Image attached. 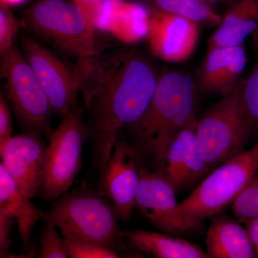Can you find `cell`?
<instances>
[{
    "mask_svg": "<svg viewBox=\"0 0 258 258\" xmlns=\"http://www.w3.org/2000/svg\"><path fill=\"white\" fill-rule=\"evenodd\" d=\"M257 30L258 0H227L225 14L209 38L208 49L241 45Z\"/></svg>",
    "mask_w": 258,
    "mask_h": 258,
    "instance_id": "obj_16",
    "label": "cell"
},
{
    "mask_svg": "<svg viewBox=\"0 0 258 258\" xmlns=\"http://www.w3.org/2000/svg\"><path fill=\"white\" fill-rule=\"evenodd\" d=\"M176 193L172 185L160 173L141 166L136 208L157 230L172 235L199 227L178 215Z\"/></svg>",
    "mask_w": 258,
    "mask_h": 258,
    "instance_id": "obj_11",
    "label": "cell"
},
{
    "mask_svg": "<svg viewBox=\"0 0 258 258\" xmlns=\"http://www.w3.org/2000/svg\"><path fill=\"white\" fill-rule=\"evenodd\" d=\"M8 5L0 4V53H6L14 46V39L21 25Z\"/></svg>",
    "mask_w": 258,
    "mask_h": 258,
    "instance_id": "obj_24",
    "label": "cell"
},
{
    "mask_svg": "<svg viewBox=\"0 0 258 258\" xmlns=\"http://www.w3.org/2000/svg\"><path fill=\"white\" fill-rule=\"evenodd\" d=\"M196 134L200 154L210 171L244 151L250 139L237 86L198 118Z\"/></svg>",
    "mask_w": 258,
    "mask_h": 258,
    "instance_id": "obj_8",
    "label": "cell"
},
{
    "mask_svg": "<svg viewBox=\"0 0 258 258\" xmlns=\"http://www.w3.org/2000/svg\"><path fill=\"white\" fill-rule=\"evenodd\" d=\"M198 90L196 79L184 71L161 74L143 115L123 131L141 166L160 165L171 141L196 118Z\"/></svg>",
    "mask_w": 258,
    "mask_h": 258,
    "instance_id": "obj_2",
    "label": "cell"
},
{
    "mask_svg": "<svg viewBox=\"0 0 258 258\" xmlns=\"http://www.w3.org/2000/svg\"><path fill=\"white\" fill-rule=\"evenodd\" d=\"M1 76L8 103L26 132L50 139L54 132L50 102L23 52L15 45L2 55Z\"/></svg>",
    "mask_w": 258,
    "mask_h": 258,
    "instance_id": "obj_7",
    "label": "cell"
},
{
    "mask_svg": "<svg viewBox=\"0 0 258 258\" xmlns=\"http://www.w3.org/2000/svg\"><path fill=\"white\" fill-rule=\"evenodd\" d=\"M258 170V143L222 163L179 203L180 217L200 227L232 205Z\"/></svg>",
    "mask_w": 258,
    "mask_h": 258,
    "instance_id": "obj_5",
    "label": "cell"
},
{
    "mask_svg": "<svg viewBox=\"0 0 258 258\" xmlns=\"http://www.w3.org/2000/svg\"><path fill=\"white\" fill-rule=\"evenodd\" d=\"M13 117L9 103L0 94V149L13 137Z\"/></svg>",
    "mask_w": 258,
    "mask_h": 258,
    "instance_id": "obj_27",
    "label": "cell"
},
{
    "mask_svg": "<svg viewBox=\"0 0 258 258\" xmlns=\"http://www.w3.org/2000/svg\"><path fill=\"white\" fill-rule=\"evenodd\" d=\"M42 137L36 132H25L12 137L0 149V164L30 198L40 195L47 148Z\"/></svg>",
    "mask_w": 258,
    "mask_h": 258,
    "instance_id": "obj_12",
    "label": "cell"
},
{
    "mask_svg": "<svg viewBox=\"0 0 258 258\" xmlns=\"http://www.w3.org/2000/svg\"><path fill=\"white\" fill-rule=\"evenodd\" d=\"M256 257H258V247L255 249Z\"/></svg>",
    "mask_w": 258,
    "mask_h": 258,
    "instance_id": "obj_31",
    "label": "cell"
},
{
    "mask_svg": "<svg viewBox=\"0 0 258 258\" xmlns=\"http://www.w3.org/2000/svg\"><path fill=\"white\" fill-rule=\"evenodd\" d=\"M28 0H0V4L8 5V6H18V5L23 4Z\"/></svg>",
    "mask_w": 258,
    "mask_h": 258,
    "instance_id": "obj_29",
    "label": "cell"
},
{
    "mask_svg": "<svg viewBox=\"0 0 258 258\" xmlns=\"http://www.w3.org/2000/svg\"><path fill=\"white\" fill-rule=\"evenodd\" d=\"M141 165L135 152L120 132L111 158L101 171L97 189L113 204L118 219L132 221L140 181Z\"/></svg>",
    "mask_w": 258,
    "mask_h": 258,
    "instance_id": "obj_10",
    "label": "cell"
},
{
    "mask_svg": "<svg viewBox=\"0 0 258 258\" xmlns=\"http://www.w3.org/2000/svg\"><path fill=\"white\" fill-rule=\"evenodd\" d=\"M240 222L220 214L212 217L206 238L208 257H256L248 232Z\"/></svg>",
    "mask_w": 258,
    "mask_h": 258,
    "instance_id": "obj_17",
    "label": "cell"
},
{
    "mask_svg": "<svg viewBox=\"0 0 258 258\" xmlns=\"http://www.w3.org/2000/svg\"><path fill=\"white\" fill-rule=\"evenodd\" d=\"M15 217L4 207L0 206V257H10V249L14 244L10 237Z\"/></svg>",
    "mask_w": 258,
    "mask_h": 258,
    "instance_id": "obj_26",
    "label": "cell"
},
{
    "mask_svg": "<svg viewBox=\"0 0 258 258\" xmlns=\"http://www.w3.org/2000/svg\"><path fill=\"white\" fill-rule=\"evenodd\" d=\"M246 64L244 43L208 49L197 76L198 88L212 94L227 96L237 87Z\"/></svg>",
    "mask_w": 258,
    "mask_h": 258,
    "instance_id": "obj_15",
    "label": "cell"
},
{
    "mask_svg": "<svg viewBox=\"0 0 258 258\" xmlns=\"http://www.w3.org/2000/svg\"><path fill=\"white\" fill-rule=\"evenodd\" d=\"M22 49L48 97L52 113L63 118L78 105L81 83L77 71L32 37H23Z\"/></svg>",
    "mask_w": 258,
    "mask_h": 258,
    "instance_id": "obj_9",
    "label": "cell"
},
{
    "mask_svg": "<svg viewBox=\"0 0 258 258\" xmlns=\"http://www.w3.org/2000/svg\"><path fill=\"white\" fill-rule=\"evenodd\" d=\"M83 113L82 106H75L62 118L49 139L39 195L45 201H54L68 192L81 171L83 144L86 142Z\"/></svg>",
    "mask_w": 258,
    "mask_h": 258,
    "instance_id": "obj_6",
    "label": "cell"
},
{
    "mask_svg": "<svg viewBox=\"0 0 258 258\" xmlns=\"http://www.w3.org/2000/svg\"><path fill=\"white\" fill-rule=\"evenodd\" d=\"M247 232L254 244V249L258 247V216L246 223Z\"/></svg>",
    "mask_w": 258,
    "mask_h": 258,
    "instance_id": "obj_28",
    "label": "cell"
},
{
    "mask_svg": "<svg viewBox=\"0 0 258 258\" xmlns=\"http://www.w3.org/2000/svg\"><path fill=\"white\" fill-rule=\"evenodd\" d=\"M21 23L79 59L96 55L92 17L74 0H35L24 12Z\"/></svg>",
    "mask_w": 258,
    "mask_h": 258,
    "instance_id": "obj_4",
    "label": "cell"
},
{
    "mask_svg": "<svg viewBox=\"0 0 258 258\" xmlns=\"http://www.w3.org/2000/svg\"><path fill=\"white\" fill-rule=\"evenodd\" d=\"M206 1L210 3L212 7H215V5L220 4V3H225V2L227 3V0H206Z\"/></svg>",
    "mask_w": 258,
    "mask_h": 258,
    "instance_id": "obj_30",
    "label": "cell"
},
{
    "mask_svg": "<svg viewBox=\"0 0 258 258\" xmlns=\"http://www.w3.org/2000/svg\"><path fill=\"white\" fill-rule=\"evenodd\" d=\"M66 249L71 258H119L114 251L99 244L81 241L64 240Z\"/></svg>",
    "mask_w": 258,
    "mask_h": 258,
    "instance_id": "obj_25",
    "label": "cell"
},
{
    "mask_svg": "<svg viewBox=\"0 0 258 258\" xmlns=\"http://www.w3.org/2000/svg\"><path fill=\"white\" fill-rule=\"evenodd\" d=\"M197 120L194 118L169 144L164 160L156 169L164 176L176 192L193 184L210 171L197 140Z\"/></svg>",
    "mask_w": 258,
    "mask_h": 258,
    "instance_id": "obj_13",
    "label": "cell"
},
{
    "mask_svg": "<svg viewBox=\"0 0 258 258\" xmlns=\"http://www.w3.org/2000/svg\"><path fill=\"white\" fill-rule=\"evenodd\" d=\"M149 14V40L154 53L166 62L187 60L198 45V24L177 15Z\"/></svg>",
    "mask_w": 258,
    "mask_h": 258,
    "instance_id": "obj_14",
    "label": "cell"
},
{
    "mask_svg": "<svg viewBox=\"0 0 258 258\" xmlns=\"http://www.w3.org/2000/svg\"><path fill=\"white\" fill-rule=\"evenodd\" d=\"M45 225L40 232V256L41 258L69 257L64 238H61L57 226L50 220H44Z\"/></svg>",
    "mask_w": 258,
    "mask_h": 258,
    "instance_id": "obj_23",
    "label": "cell"
},
{
    "mask_svg": "<svg viewBox=\"0 0 258 258\" xmlns=\"http://www.w3.org/2000/svg\"><path fill=\"white\" fill-rule=\"evenodd\" d=\"M30 199L0 164V206L6 208L16 219L24 250L29 247L34 226L44 215V212Z\"/></svg>",
    "mask_w": 258,
    "mask_h": 258,
    "instance_id": "obj_19",
    "label": "cell"
},
{
    "mask_svg": "<svg viewBox=\"0 0 258 258\" xmlns=\"http://www.w3.org/2000/svg\"><path fill=\"white\" fill-rule=\"evenodd\" d=\"M149 13L177 15L200 25H217L222 18L206 0H139Z\"/></svg>",
    "mask_w": 258,
    "mask_h": 258,
    "instance_id": "obj_20",
    "label": "cell"
},
{
    "mask_svg": "<svg viewBox=\"0 0 258 258\" xmlns=\"http://www.w3.org/2000/svg\"><path fill=\"white\" fill-rule=\"evenodd\" d=\"M234 216L247 223L258 216V170L232 205Z\"/></svg>",
    "mask_w": 258,
    "mask_h": 258,
    "instance_id": "obj_22",
    "label": "cell"
},
{
    "mask_svg": "<svg viewBox=\"0 0 258 258\" xmlns=\"http://www.w3.org/2000/svg\"><path fill=\"white\" fill-rule=\"evenodd\" d=\"M128 247L142 254L156 258H207L196 244L169 234L143 230H121Z\"/></svg>",
    "mask_w": 258,
    "mask_h": 258,
    "instance_id": "obj_18",
    "label": "cell"
},
{
    "mask_svg": "<svg viewBox=\"0 0 258 258\" xmlns=\"http://www.w3.org/2000/svg\"><path fill=\"white\" fill-rule=\"evenodd\" d=\"M251 37L254 62L237 86L241 111L250 139L258 137V30Z\"/></svg>",
    "mask_w": 258,
    "mask_h": 258,
    "instance_id": "obj_21",
    "label": "cell"
},
{
    "mask_svg": "<svg viewBox=\"0 0 258 258\" xmlns=\"http://www.w3.org/2000/svg\"><path fill=\"white\" fill-rule=\"evenodd\" d=\"M160 76L152 61L134 49L118 51L101 63L85 123L92 165L100 174L120 132L137 122L147 109Z\"/></svg>",
    "mask_w": 258,
    "mask_h": 258,
    "instance_id": "obj_1",
    "label": "cell"
},
{
    "mask_svg": "<svg viewBox=\"0 0 258 258\" xmlns=\"http://www.w3.org/2000/svg\"><path fill=\"white\" fill-rule=\"evenodd\" d=\"M111 202L97 189L82 185L52 201L42 220H50L60 229L64 240L99 244L120 257H142L128 247L118 225Z\"/></svg>",
    "mask_w": 258,
    "mask_h": 258,
    "instance_id": "obj_3",
    "label": "cell"
}]
</instances>
